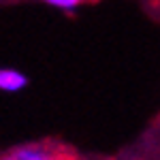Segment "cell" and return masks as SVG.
I'll return each instance as SVG.
<instances>
[{
    "mask_svg": "<svg viewBox=\"0 0 160 160\" xmlns=\"http://www.w3.org/2000/svg\"><path fill=\"white\" fill-rule=\"evenodd\" d=\"M41 2H45L47 7L56 9V11L71 13V11H75V9H79V7H81L83 2H88V0H41Z\"/></svg>",
    "mask_w": 160,
    "mask_h": 160,
    "instance_id": "3",
    "label": "cell"
},
{
    "mask_svg": "<svg viewBox=\"0 0 160 160\" xmlns=\"http://www.w3.org/2000/svg\"><path fill=\"white\" fill-rule=\"evenodd\" d=\"M28 77L15 66H0V92L4 94H17L26 90Z\"/></svg>",
    "mask_w": 160,
    "mask_h": 160,
    "instance_id": "2",
    "label": "cell"
},
{
    "mask_svg": "<svg viewBox=\"0 0 160 160\" xmlns=\"http://www.w3.org/2000/svg\"><path fill=\"white\" fill-rule=\"evenodd\" d=\"M0 160H71L64 154V149L47 143V141H34V143H22L0 154Z\"/></svg>",
    "mask_w": 160,
    "mask_h": 160,
    "instance_id": "1",
    "label": "cell"
}]
</instances>
